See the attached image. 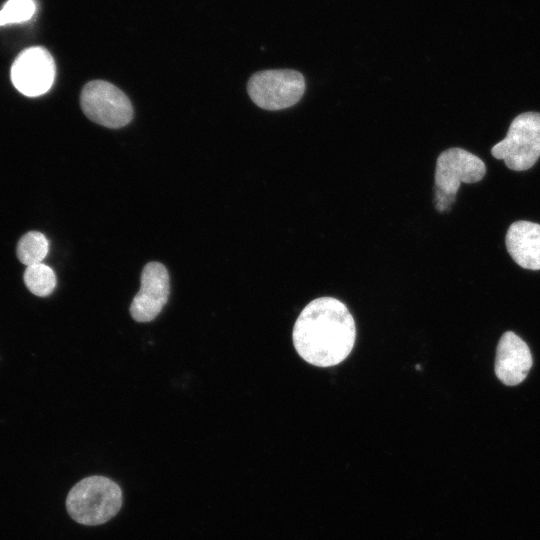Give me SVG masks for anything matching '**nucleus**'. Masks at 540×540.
<instances>
[{"label": "nucleus", "mask_w": 540, "mask_h": 540, "mask_svg": "<svg viewBox=\"0 0 540 540\" xmlns=\"http://www.w3.org/2000/svg\"><path fill=\"white\" fill-rule=\"evenodd\" d=\"M292 338L297 353L306 362L318 367L334 366L344 361L353 349L355 322L340 300L317 298L299 314Z\"/></svg>", "instance_id": "nucleus-1"}, {"label": "nucleus", "mask_w": 540, "mask_h": 540, "mask_svg": "<svg viewBox=\"0 0 540 540\" xmlns=\"http://www.w3.org/2000/svg\"><path fill=\"white\" fill-rule=\"evenodd\" d=\"M122 505V491L107 477L90 476L76 483L68 493L66 508L76 522L99 525L107 522Z\"/></svg>", "instance_id": "nucleus-2"}, {"label": "nucleus", "mask_w": 540, "mask_h": 540, "mask_svg": "<svg viewBox=\"0 0 540 540\" xmlns=\"http://www.w3.org/2000/svg\"><path fill=\"white\" fill-rule=\"evenodd\" d=\"M514 171L530 169L540 157V113L525 112L511 122L507 135L491 149Z\"/></svg>", "instance_id": "nucleus-3"}, {"label": "nucleus", "mask_w": 540, "mask_h": 540, "mask_svg": "<svg viewBox=\"0 0 540 540\" xmlns=\"http://www.w3.org/2000/svg\"><path fill=\"white\" fill-rule=\"evenodd\" d=\"M251 100L266 110H281L295 105L305 91L304 76L292 69L263 70L253 74L247 84Z\"/></svg>", "instance_id": "nucleus-4"}, {"label": "nucleus", "mask_w": 540, "mask_h": 540, "mask_svg": "<svg viewBox=\"0 0 540 540\" xmlns=\"http://www.w3.org/2000/svg\"><path fill=\"white\" fill-rule=\"evenodd\" d=\"M80 104L90 120L107 128H121L131 121L133 115L126 94L103 80L90 81L84 85Z\"/></svg>", "instance_id": "nucleus-5"}, {"label": "nucleus", "mask_w": 540, "mask_h": 540, "mask_svg": "<svg viewBox=\"0 0 540 540\" xmlns=\"http://www.w3.org/2000/svg\"><path fill=\"white\" fill-rule=\"evenodd\" d=\"M55 74L54 59L42 46L29 47L20 52L10 73L14 87L28 97H37L49 91Z\"/></svg>", "instance_id": "nucleus-6"}, {"label": "nucleus", "mask_w": 540, "mask_h": 540, "mask_svg": "<svg viewBox=\"0 0 540 540\" xmlns=\"http://www.w3.org/2000/svg\"><path fill=\"white\" fill-rule=\"evenodd\" d=\"M485 173V163L478 156L463 148H449L437 158L435 190L455 198L462 183L479 182Z\"/></svg>", "instance_id": "nucleus-7"}, {"label": "nucleus", "mask_w": 540, "mask_h": 540, "mask_svg": "<svg viewBox=\"0 0 540 540\" xmlns=\"http://www.w3.org/2000/svg\"><path fill=\"white\" fill-rule=\"evenodd\" d=\"M170 292L169 274L159 262H149L141 275V286L132 300L130 313L137 322L155 319L166 304Z\"/></svg>", "instance_id": "nucleus-8"}, {"label": "nucleus", "mask_w": 540, "mask_h": 540, "mask_svg": "<svg viewBox=\"0 0 540 540\" xmlns=\"http://www.w3.org/2000/svg\"><path fill=\"white\" fill-rule=\"evenodd\" d=\"M532 363V355L526 342L512 331L505 332L497 345V378L505 385H518L526 378Z\"/></svg>", "instance_id": "nucleus-9"}, {"label": "nucleus", "mask_w": 540, "mask_h": 540, "mask_svg": "<svg viewBox=\"0 0 540 540\" xmlns=\"http://www.w3.org/2000/svg\"><path fill=\"white\" fill-rule=\"evenodd\" d=\"M505 242L508 253L519 266L540 270V224L525 220L512 223Z\"/></svg>", "instance_id": "nucleus-10"}, {"label": "nucleus", "mask_w": 540, "mask_h": 540, "mask_svg": "<svg viewBox=\"0 0 540 540\" xmlns=\"http://www.w3.org/2000/svg\"><path fill=\"white\" fill-rule=\"evenodd\" d=\"M49 250V242L44 234L30 231L17 244V257L26 266L42 263Z\"/></svg>", "instance_id": "nucleus-11"}, {"label": "nucleus", "mask_w": 540, "mask_h": 540, "mask_svg": "<svg viewBox=\"0 0 540 540\" xmlns=\"http://www.w3.org/2000/svg\"><path fill=\"white\" fill-rule=\"evenodd\" d=\"M23 279L29 291L39 297L50 295L56 286L54 271L43 263L27 266Z\"/></svg>", "instance_id": "nucleus-12"}, {"label": "nucleus", "mask_w": 540, "mask_h": 540, "mask_svg": "<svg viewBox=\"0 0 540 540\" xmlns=\"http://www.w3.org/2000/svg\"><path fill=\"white\" fill-rule=\"evenodd\" d=\"M36 7L35 0H8L0 10V26L29 21Z\"/></svg>", "instance_id": "nucleus-13"}]
</instances>
